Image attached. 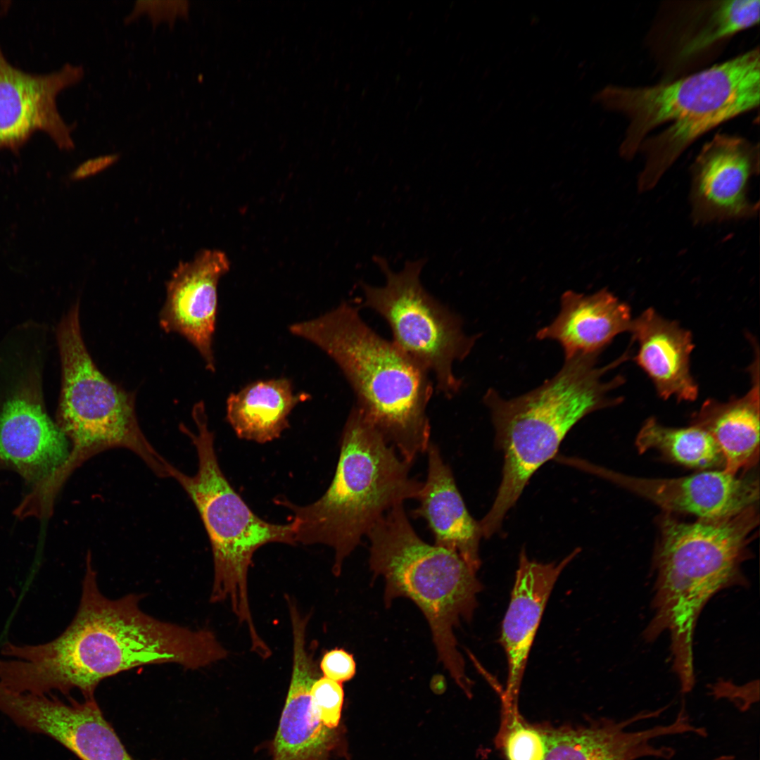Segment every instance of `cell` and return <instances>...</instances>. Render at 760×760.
I'll use <instances>...</instances> for the list:
<instances>
[{
  "label": "cell",
  "instance_id": "27",
  "mask_svg": "<svg viewBox=\"0 0 760 760\" xmlns=\"http://www.w3.org/2000/svg\"><path fill=\"white\" fill-rule=\"evenodd\" d=\"M496 744L504 749L507 760H544L547 752L543 728L530 726L521 717L498 733Z\"/></svg>",
  "mask_w": 760,
  "mask_h": 760
},
{
  "label": "cell",
  "instance_id": "7",
  "mask_svg": "<svg viewBox=\"0 0 760 760\" xmlns=\"http://www.w3.org/2000/svg\"><path fill=\"white\" fill-rule=\"evenodd\" d=\"M369 565L386 581L384 602L409 598L430 626L438 659L470 696L471 680L457 649L454 628L470 621L483 589L476 573L455 552L424 542L415 532L403 507L396 505L371 528Z\"/></svg>",
  "mask_w": 760,
  "mask_h": 760
},
{
  "label": "cell",
  "instance_id": "9",
  "mask_svg": "<svg viewBox=\"0 0 760 760\" xmlns=\"http://www.w3.org/2000/svg\"><path fill=\"white\" fill-rule=\"evenodd\" d=\"M62 384L56 424L70 442L65 463L46 483L56 496L72 471L91 457L124 448L137 455L160 477L171 467L148 441L138 424L134 395L108 379L84 343L77 303L57 329Z\"/></svg>",
  "mask_w": 760,
  "mask_h": 760
},
{
  "label": "cell",
  "instance_id": "23",
  "mask_svg": "<svg viewBox=\"0 0 760 760\" xmlns=\"http://www.w3.org/2000/svg\"><path fill=\"white\" fill-rule=\"evenodd\" d=\"M752 365L753 383L742 397L726 403L706 400L691 424L708 432L724 459L723 470L733 475L754 468L759 460V357Z\"/></svg>",
  "mask_w": 760,
  "mask_h": 760
},
{
  "label": "cell",
  "instance_id": "12",
  "mask_svg": "<svg viewBox=\"0 0 760 760\" xmlns=\"http://www.w3.org/2000/svg\"><path fill=\"white\" fill-rule=\"evenodd\" d=\"M0 712L18 726L46 735L81 760H134L105 719L94 697L63 702L0 688Z\"/></svg>",
  "mask_w": 760,
  "mask_h": 760
},
{
  "label": "cell",
  "instance_id": "11",
  "mask_svg": "<svg viewBox=\"0 0 760 760\" xmlns=\"http://www.w3.org/2000/svg\"><path fill=\"white\" fill-rule=\"evenodd\" d=\"M84 75L82 65L70 63L46 74L25 72L8 61L0 46V149L18 154L37 131L45 132L61 149L74 148L75 125L65 122L56 98Z\"/></svg>",
  "mask_w": 760,
  "mask_h": 760
},
{
  "label": "cell",
  "instance_id": "26",
  "mask_svg": "<svg viewBox=\"0 0 760 760\" xmlns=\"http://www.w3.org/2000/svg\"><path fill=\"white\" fill-rule=\"evenodd\" d=\"M759 0L718 1L700 28L685 42L680 56L688 58L714 43L757 24Z\"/></svg>",
  "mask_w": 760,
  "mask_h": 760
},
{
  "label": "cell",
  "instance_id": "1",
  "mask_svg": "<svg viewBox=\"0 0 760 760\" xmlns=\"http://www.w3.org/2000/svg\"><path fill=\"white\" fill-rule=\"evenodd\" d=\"M141 597L104 596L89 552L72 622L47 642H6L1 650L0 683L36 695H68L77 689L87 699L94 697L103 679L138 666L172 663L196 670L227 657L212 631L158 620L139 608Z\"/></svg>",
  "mask_w": 760,
  "mask_h": 760
},
{
  "label": "cell",
  "instance_id": "16",
  "mask_svg": "<svg viewBox=\"0 0 760 760\" xmlns=\"http://www.w3.org/2000/svg\"><path fill=\"white\" fill-rule=\"evenodd\" d=\"M580 550L576 548L557 563L530 559L524 549L519 554L500 637L507 661V685L500 693L502 722L520 716L518 700L521 684L545 608L561 573Z\"/></svg>",
  "mask_w": 760,
  "mask_h": 760
},
{
  "label": "cell",
  "instance_id": "29",
  "mask_svg": "<svg viewBox=\"0 0 760 760\" xmlns=\"http://www.w3.org/2000/svg\"><path fill=\"white\" fill-rule=\"evenodd\" d=\"M189 4L188 1H137L132 12L125 17V24H130L140 15L147 14L153 29L166 23L173 29L177 19L187 20Z\"/></svg>",
  "mask_w": 760,
  "mask_h": 760
},
{
  "label": "cell",
  "instance_id": "32",
  "mask_svg": "<svg viewBox=\"0 0 760 760\" xmlns=\"http://www.w3.org/2000/svg\"><path fill=\"white\" fill-rule=\"evenodd\" d=\"M714 760H735V758L732 754H724L715 758Z\"/></svg>",
  "mask_w": 760,
  "mask_h": 760
},
{
  "label": "cell",
  "instance_id": "17",
  "mask_svg": "<svg viewBox=\"0 0 760 760\" xmlns=\"http://www.w3.org/2000/svg\"><path fill=\"white\" fill-rule=\"evenodd\" d=\"M668 706L654 711L644 710L622 721L601 719L587 726L543 728L547 740L544 760H636L654 757L670 760L673 748L656 747L653 739L684 733H693L695 726L689 715L680 709L675 720L638 731L626 729L640 721L659 717Z\"/></svg>",
  "mask_w": 760,
  "mask_h": 760
},
{
  "label": "cell",
  "instance_id": "6",
  "mask_svg": "<svg viewBox=\"0 0 760 760\" xmlns=\"http://www.w3.org/2000/svg\"><path fill=\"white\" fill-rule=\"evenodd\" d=\"M411 464L398 456L379 432L354 406L344 425L333 480L317 501L297 505L286 498L276 502L292 512L296 543L323 544L335 552L333 573L390 509L417 499L423 483L410 475Z\"/></svg>",
  "mask_w": 760,
  "mask_h": 760
},
{
  "label": "cell",
  "instance_id": "3",
  "mask_svg": "<svg viewBox=\"0 0 760 760\" xmlns=\"http://www.w3.org/2000/svg\"><path fill=\"white\" fill-rule=\"evenodd\" d=\"M759 96V48L672 82L609 87L600 95L628 119L620 155L631 160L640 150L645 156L637 184L640 193L654 188L699 137L756 108Z\"/></svg>",
  "mask_w": 760,
  "mask_h": 760
},
{
  "label": "cell",
  "instance_id": "21",
  "mask_svg": "<svg viewBox=\"0 0 760 760\" xmlns=\"http://www.w3.org/2000/svg\"><path fill=\"white\" fill-rule=\"evenodd\" d=\"M560 311L536 338L558 342L564 360L577 355L600 354L618 334L630 331L629 306L606 288L585 296L569 290L562 293Z\"/></svg>",
  "mask_w": 760,
  "mask_h": 760
},
{
  "label": "cell",
  "instance_id": "10",
  "mask_svg": "<svg viewBox=\"0 0 760 760\" xmlns=\"http://www.w3.org/2000/svg\"><path fill=\"white\" fill-rule=\"evenodd\" d=\"M374 259L384 274L386 283L379 287L361 283L363 305L388 322L393 342L433 372L437 391L451 398L462 384L453 373V363L468 356L479 336H467L461 317L424 288L420 274L424 260L407 261L401 271L395 272L383 257Z\"/></svg>",
  "mask_w": 760,
  "mask_h": 760
},
{
  "label": "cell",
  "instance_id": "22",
  "mask_svg": "<svg viewBox=\"0 0 760 760\" xmlns=\"http://www.w3.org/2000/svg\"><path fill=\"white\" fill-rule=\"evenodd\" d=\"M638 343L635 360L652 379L657 393L666 400L693 401L698 387L690 371L692 334L654 309L633 319L630 331Z\"/></svg>",
  "mask_w": 760,
  "mask_h": 760
},
{
  "label": "cell",
  "instance_id": "28",
  "mask_svg": "<svg viewBox=\"0 0 760 760\" xmlns=\"http://www.w3.org/2000/svg\"><path fill=\"white\" fill-rule=\"evenodd\" d=\"M342 683L319 677L310 690L311 705L322 723L336 728L340 721L343 703Z\"/></svg>",
  "mask_w": 760,
  "mask_h": 760
},
{
  "label": "cell",
  "instance_id": "25",
  "mask_svg": "<svg viewBox=\"0 0 760 760\" xmlns=\"http://www.w3.org/2000/svg\"><path fill=\"white\" fill-rule=\"evenodd\" d=\"M635 445L640 453L654 450L677 464L700 471L723 469L724 459L711 436L698 426L668 427L649 418L639 431Z\"/></svg>",
  "mask_w": 760,
  "mask_h": 760
},
{
  "label": "cell",
  "instance_id": "13",
  "mask_svg": "<svg viewBox=\"0 0 760 760\" xmlns=\"http://www.w3.org/2000/svg\"><path fill=\"white\" fill-rule=\"evenodd\" d=\"M690 203L694 224L748 220L759 202L749 197L759 173V146L736 136L717 134L702 148L691 169Z\"/></svg>",
  "mask_w": 760,
  "mask_h": 760
},
{
  "label": "cell",
  "instance_id": "19",
  "mask_svg": "<svg viewBox=\"0 0 760 760\" xmlns=\"http://www.w3.org/2000/svg\"><path fill=\"white\" fill-rule=\"evenodd\" d=\"M293 635L290 686L273 742V760H327L336 740L314 711L310 690L319 677L314 653L307 646V616L289 604Z\"/></svg>",
  "mask_w": 760,
  "mask_h": 760
},
{
  "label": "cell",
  "instance_id": "15",
  "mask_svg": "<svg viewBox=\"0 0 760 760\" xmlns=\"http://www.w3.org/2000/svg\"><path fill=\"white\" fill-rule=\"evenodd\" d=\"M576 466L651 501L669 514H690L699 519L722 518L756 505L759 499L758 479L749 475L737 476L723 469L658 479L625 475L579 460Z\"/></svg>",
  "mask_w": 760,
  "mask_h": 760
},
{
  "label": "cell",
  "instance_id": "14",
  "mask_svg": "<svg viewBox=\"0 0 760 760\" xmlns=\"http://www.w3.org/2000/svg\"><path fill=\"white\" fill-rule=\"evenodd\" d=\"M69 451L66 436L45 410L33 372L0 410V467L17 472L33 489L56 473Z\"/></svg>",
  "mask_w": 760,
  "mask_h": 760
},
{
  "label": "cell",
  "instance_id": "2",
  "mask_svg": "<svg viewBox=\"0 0 760 760\" xmlns=\"http://www.w3.org/2000/svg\"><path fill=\"white\" fill-rule=\"evenodd\" d=\"M759 524L757 506L735 515L680 521L665 512L659 519V539L652 569L653 616L644 631L647 641L670 636L672 667L680 685L695 682V627L707 602L718 593L744 586L742 570Z\"/></svg>",
  "mask_w": 760,
  "mask_h": 760
},
{
  "label": "cell",
  "instance_id": "20",
  "mask_svg": "<svg viewBox=\"0 0 760 760\" xmlns=\"http://www.w3.org/2000/svg\"><path fill=\"white\" fill-rule=\"evenodd\" d=\"M426 452L427 478L417 498L419 505L412 515L426 521L436 545L457 552L476 572L481 564L479 522L469 513L452 470L444 462L438 446L430 443Z\"/></svg>",
  "mask_w": 760,
  "mask_h": 760
},
{
  "label": "cell",
  "instance_id": "24",
  "mask_svg": "<svg viewBox=\"0 0 760 760\" xmlns=\"http://www.w3.org/2000/svg\"><path fill=\"white\" fill-rule=\"evenodd\" d=\"M309 398L286 378L259 380L229 395L226 417L239 438L265 443L280 436L291 412Z\"/></svg>",
  "mask_w": 760,
  "mask_h": 760
},
{
  "label": "cell",
  "instance_id": "31",
  "mask_svg": "<svg viewBox=\"0 0 760 760\" xmlns=\"http://www.w3.org/2000/svg\"><path fill=\"white\" fill-rule=\"evenodd\" d=\"M118 158L117 154H111L89 159L74 172V177L80 178L97 172L115 162Z\"/></svg>",
  "mask_w": 760,
  "mask_h": 760
},
{
  "label": "cell",
  "instance_id": "4",
  "mask_svg": "<svg viewBox=\"0 0 760 760\" xmlns=\"http://www.w3.org/2000/svg\"><path fill=\"white\" fill-rule=\"evenodd\" d=\"M289 331L337 364L354 391L355 406L403 460L411 464L426 451L431 443L426 408L433 393L429 372L373 331L357 308L343 303L318 317L292 324Z\"/></svg>",
  "mask_w": 760,
  "mask_h": 760
},
{
  "label": "cell",
  "instance_id": "30",
  "mask_svg": "<svg viewBox=\"0 0 760 760\" xmlns=\"http://www.w3.org/2000/svg\"><path fill=\"white\" fill-rule=\"evenodd\" d=\"M319 669L323 677L342 683L354 677L356 664L353 654L344 649L334 648L324 654Z\"/></svg>",
  "mask_w": 760,
  "mask_h": 760
},
{
  "label": "cell",
  "instance_id": "8",
  "mask_svg": "<svg viewBox=\"0 0 760 760\" xmlns=\"http://www.w3.org/2000/svg\"><path fill=\"white\" fill-rule=\"evenodd\" d=\"M193 431L181 424L198 456L195 474H185L172 465L174 478L196 506L209 538L214 576L210 601H227L239 621L246 625L251 642L260 635L255 627L248 599V574L255 551L271 543L296 545L294 526L270 523L258 517L234 490L219 464L215 436L208 428L203 402L192 410Z\"/></svg>",
  "mask_w": 760,
  "mask_h": 760
},
{
  "label": "cell",
  "instance_id": "5",
  "mask_svg": "<svg viewBox=\"0 0 760 760\" xmlns=\"http://www.w3.org/2000/svg\"><path fill=\"white\" fill-rule=\"evenodd\" d=\"M600 354L577 355L565 359L561 369L536 388L505 399L493 388L483 396L495 429V446L502 450V480L491 508L479 521L483 537L500 528L532 475L557 454L570 429L590 413L620 403L609 393L622 385L616 376L603 381L608 371L628 359L627 352L604 367Z\"/></svg>",
  "mask_w": 760,
  "mask_h": 760
},
{
  "label": "cell",
  "instance_id": "18",
  "mask_svg": "<svg viewBox=\"0 0 760 760\" xmlns=\"http://www.w3.org/2000/svg\"><path fill=\"white\" fill-rule=\"evenodd\" d=\"M226 255L205 250L191 261L181 262L167 283V297L160 324L167 333H179L199 352L207 369L215 370L213 349L220 279L228 270Z\"/></svg>",
  "mask_w": 760,
  "mask_h": 760
}]
</instances>
